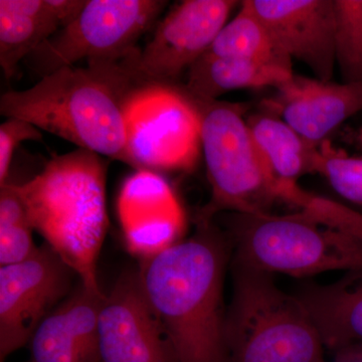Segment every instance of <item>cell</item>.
<instances>
[{"mask_svg":"<svg viewBox=\"0 0 362 362\" xmlns=\"http://www.w3.org/2000/svg\"><path fill=\"white\" fill-rule=\"evenodd\" d=\"M140 49L121 59H90L40 78L33 87L0 97V113L20 118L78 148L127 163L132 112L164 83L137 69Z\"/></svg>","mask_w":362,"mask_h":362,"instance_id":"obj_1","label":"cell"},{"mask_svg":"<svg viewBox=\"0 0 362 362\" xmlns=\"http://www.w3.org/2000/svg\"><path fill=\"white\" fill-rule=\"evenodd\" d=\"M226 249L211 223L139 269L143 291L180 362H230L223 309Z\"/></svg>","mask_w":362,"mask_h":362,"instance_id":"obj_2","label":"cell"},{"mask_svg":"<svg viewBox=\"0 0 362 362\" xmlns=\"http://www.w3.org/2000/svg\"><path fill=\"white\" fill-rule=\"evenodd\" d=\"M106 176L101 156L78 148L54 157L39 175L16 185L33 230L97 294L104 293L97 264L109 226Z\"/></svg>","mask_w":362,"mask_h":362,"instance_id":"obj_3","label":"cell"},{"mask_svg":"<svg viewBox=\"0 0 362 362\" xmlns=\"http://www.w3.org/2000/svg\"><path fill=\"white\" fill-rule=\"evenodd\" d=\"M226 340L230 362H326L322 338L300 300L269 274L237 264Z\"/></svg>","mask_w":362,"mask_h":362,"instance_id":"obj_4","label":"cell"},{"mask_svg":"<svg viewBox=\"0 0 362 362\" xmlns=\"http://www.w3.org/2000/svg\"><path fill=\"white\" fill-rule=\"evenodd\" d=\"M233 214L237 265L296 278L362 271V240L304 211Z\"/></svg>","mask_w":362,"mask_h":362,"instance_id":"obj_5","label":"cell"},{"mask_svg":"<svg viewBox=\"0 0 362 362\" xmlns=\"http://www.w3.org/2000/svg\"><path fill=\"white\" fill-rule=\"evenodd\" d=\"M190 96L201 118L202 152L211 192L199 221L211 223L221 213H269L277 202L275 185L252 140L246 107Z\"/></svg>","mask_w":362,"mask_h":362,"instance_id":"obj_6","label":"cell"},{"mask_svg":"<svg viewBox=\"0 0 362 362\" xmlns=\"http://www.w3.org/2000/svg\"><path fill=\"white\" fill-rule=\"evenodd\" d=\"M164 0H87L75 20L28 57L33 70L49 75L85 59H121L137 52L138 40L154 25Z\"/></svg>","mask_w":362,"mask_h":362,"instance_id":"obj_7","label":"cell"},{"mask_svg":"<svg viewBox=\"0 0 362 362\" xmlns=\"http://www.w3.org/2000/svg\"><path fill=\"white\" fill-rule=\"evenodd\" d=\"M202 154L201 118L185 87L162 85L131 114L128 165L152 173L188 171Z\"/></svg>","mask_w":362,"mask_h":362,"instance_id":"obj_8","label":"cell"},{"mask_svg":"<svg viewBox=\"0 0 362 362\" xmlns=\"http://www.w3.org/2000/svg\"><path fill=\"white\" fill-rule=\"evenodd\" d=\"M75 276L47 244L21 263L0 267V362L30 344L45 317L73 291Z\"/></svg>","mask_w":362,"mask_h":362,"instance_id":"obj_9","label":"cell"},{"mask_svg":"<svg viewBox=\"0 0 362 362\" xmlns=\"http://www.w3.org/2000/svg\"><path fill=\"white\" fill-rule=\"evenodd\" d=\"M100 362H180L143 291L139 270L124 272L98 318Z\"/></svg>","mask_w":362,"mask_h":362,"instance_id":"obj_10","label":"cell"},{"mask_svg":"<svg viewBox=\"0 0 362 362\" xmlns=\"http://www.w3.org/2000/svg\"><path fill=\"white\" fill-rule=\"evenodd\" d=\"M240 4L235 0L178 2L140 49L138 71L156 82L175 84V78L206 54Z\"/></svg>","mask_w":362,"mask_h":362,"instance_id":"obj_11","label":"cell"},{"mask_svg":"<svg viewBox=\"0 0 362 362\" xmlns=\"http://www.w3.org/2000/svg\"><path fill=\"white\" fill-rule=\"evenodd\" d=\"M274 42L314 77L331 81L335 62L334 0H247Z\"/></svg>","mask_w":362,"mask_h":362,"instance_id":"obj_12","label":"cell"},{"mask_svg":"<svg viewBox=\"0 0 362 362\" xmlns=\"http://www.w3.org/2000/svg\"><path fill=\"white\" fill-rule=\"evenodd\" d=\"M266 102L311 144H322L341 124L362 111V83H335L293 75Z\"/></svg>","mask_w":362,"mask_h":362,"instance_id":"obj_13","label":"cell"},{"mask_svg":"<svg viewBox=\"0 0 362 362\" xmlns=\"http://www.w3.org/2000/svg\"><path fill=\"white\" fill-rule=\"evenodd\" d=\"M104 296L78 281L33 333L30 362H100L98 318Z\"/></svg>","mask_w":362,"mask_h":362,"instance_id":"obj_14","label":"cell"},{"mask_svg":"<svg viewBox=\"0 0 362 362\" xmlns=\"http://www.w3.org/2000/svg\"><path fill=\"white\" fill-rule=\"evenodd\" d=\"M87 0H0V66L6 80L18 65L77 18Z\"/></svg>","mask_w":362,"mask_h":362,"instance_id":"obj_15","label":"cell"},{"mask_svg":"<svg viewBox=\"0 0 362 362\" xmlns=\"http://www.w3.org/2000/svg\"><path fill=\"white\" fill-rule=\"evenodd\" d=\"M326 349L337 354L362 347V271L329 285L307 284L298 295Z\"/></svg>","mask_w":362,"mask_h":362,"instance_id":"obj_16","label":"cell"},{"mask_svg":"<svg viewBox=\"0 0 362 362\" xmlns=\"http://www.w3.org/2000/svg\"><path fill=\"white\" fill-rule=\"evenodd\" d=\"M247 123L274 185L298 183L304 175H317L320 145L311 144L269 111L250 116Z\"/></svg>","mask_w":362,"mask_h":362,"instance_id":"obj_17","label":"cell"},{"mask_svg":"<svg viewBox=\"0 0 362 362\" xmlns=\"http://www.w3.org/2000/svg\"><path fill=\"white\" fill-rule=\"evenodd\" d=\"M293 75L292 66L255 59L202 57L188 70L185 88L195 97L216 100L235 90L277 89Z\"/></svg>","mask_w":362,"mask_h":362,"instance_id":"obj_18","label":"cell"},{"mask_svg":"<svg viewBox=\"0 0 362 362\" xmlns=\"http://www.w3.org/2000/svg\"><path fill=\"white\" fill-rule=\"evenodd\" d=\"M118 209L124 230L166 221H185L175 192L152 171L138 170L126 180Z\"/></svg>","mask_w":362,"mask_h":362,"instance_id":"obj_19","label":"cell"},{"mask_svg":"<svg viewBox=\"0 0 362 362\" xmlns=\"http://www.w3.org/2000/svg\"><path fill=\"white\" fill-rule=\"evenodd\" d=\"M204 57L255 59L292 66L291 59L279 49L247 0L240 1L237 14L221 28Z\"/></svg>","mask_w":362,"mask_h":362,"instance_id":"obj_20","label":"cell"},{"mask_svg":"<svg viewBox=\"0 0 362 362\" xmlns=\"http://www.w3.org/2000/svg\"><path fill=\"white\" fill-rule=\"evenodd\" d=\"M335 62L343 83H362V0H334Z\"/></svg>","mask_w":362,"mask_h":362,"instance_id":"obj_21","label":"cell"},{"mask_svg":"<svg viewBox=\"0 0 362 362\" xmlns=\"http://www.w3.org/2000/svg\"><path fill=\"white\" fill-rule=\"evenodd\" d=\"M277 202L297 207L316 221L362 240V214L339 202L312 194L299 183L276 185Z\"/></svg>","mask_w":362,"mask_h":362,"instance_id":"obj_22","label":"cell"},{"mask_svg":"<svg viewBox=\"0 0 362 362\" xmlns=\"http://www.w3.org/2000/svg\"><path fill=\"white\" fill-rule=\"evenodd\" d=\"M317 175L345 201L362 207V154L350 156L326 140L319 146Z\"/></svg>","mask_w":362,"mask_h":362,"instance_id":"obj_23","label":"cell"},{"mask_svg":"<svg viewBox=\"0 0 362 362\" xmlns=\"http://www.w3.org/2000/svg\"><path fill=\"white\" fill-rule=\"evenodd\" d=\"M30 218L0 221V267L14 265L30 259L37 251Z\"/></svg>","mask_w":362,"mask_h":362,"instance_id":"obj_24","label":"cell"},{"mask_svg":"<svg viewBox=\"0 0 362 362\" xmlns=\"http://www.w3.org/2000/svg\"><path fill=\"white\" fill-rule=\"evenodd\" d=\"M42 130L20 118H7L0 125V185L7 182L14 152L25 141H40Z\"/></svg>","mask_w":362,"mask_h":362,"instance_id":"obj_25","label":"cell"},{"mask_svg":"<svg viewBox=\"0 0 362 362\" xmlns=\"http://www.w3.org/2000/svg\"><path fill=\"white\" fill-rule=\"evenodd\" d=\"M356 144L357 148L361 150L362 153V125L361 126V128H359V129L357 130L356 135Z\"/></svg>","mask_w":362,"mask_h":362,"instance_id":"obj_26","label":"cell"}]
</instances>
